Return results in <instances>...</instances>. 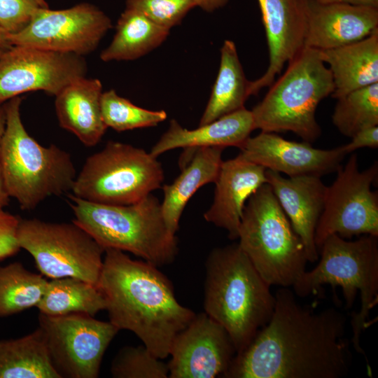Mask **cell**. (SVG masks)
Returning a JSON list of instances; mask_svg holds the SVG:
<instances>
[{
    "label": "cell",
    "instance_id": "6da1fadb",
    "mask_svg": "<svg viewBox=\"0 0 378 378\" xmlns=\"http://www.w3.org/2000/svg\"><path fill=\"white\" fill-rule=\"evenodd\" d=\"M268 323L236 354L226 378H340L352 365L346 318L335 307L314 312L288 287L275 293Z\"/></svg>",
    "mask_w": 378,
    "mask_h": 378
},
{
    "label": "cell",
    "instance_id": "7a4b0ae2",
    "mask_svg": "<svg viewBox=\"0 0 378 378\" xmlns=\"http://www.w3.org/2000/svg\"><path fill=\"white\" fill-rule=\"evenodd\" d=\"M104 252L97 286L109 321L119 330L134 332L158 358H167L175 337L196 314L179 303L157 266L132 260L120 250Z\"/></svg>",
    "mask_w": 378,
    "mask_h": 378
},
{
    "label": "cell",
    "instance_id": "3957f363",
    "mask_svg": "<svg viewBox=\"0 0 378 378\" xmlns=\"http://www.w3.org/2000/svg\"><path fill=\"white\" fill-rule=\"evenodd\" d=\"M275 295L238 243L213 249L206 261L205 313L227 332L237 354L270 321Z\"/></svg>",
    "mask_w": 378,
    "mask_h": 378
},
{
    "label": "cell",
    "instance_id": "277c9868",
    "mask_svg": "<svg viewBox=\"0 0 378 378\" xmlns=\"http://www.w3.org/2000/svg\"><path fill=\"white\" fill-rule=\"evenodd\" d=\"M22 98L4 105L6 128L0 144V166L7 192L22 209L31 210L46 198L71 190L76 177L69 153L40 145L25 130Z\"/></svg>",
    "mask_w": 378,
    "mask_h": 378
},
{
    "label": "cell",
    "instance_id": "5b68a950",
    "mask_svg": "<svg viewBox=\"0 0 378 378\" xmlns=\"http://www.w3.org/2000/svg\"><path fill=\"white\" fill-rule=\"evenodd\" d=\"M68 198L74 221L104 251L130 252L157 267L175 259L177 238L165 224L161 202L151 194L127 205L91 202L72 194Z\"/></svg>",
    "mask_w": 378,
    "mask_h": 378
},
{
    "label": "cell",
    "instance_id": "8992f818",
    "mask_svg": "<svg viewBox=\"0 0 378 378\" xmlns=\"http://www.w3.org/2000/svg\"><path fill=\"white\" fill-rule=\"evenodd\" d=\"M287 64L262 100L251 110L254 128L274 133L292 132L312 143L321 133L316 111L334 91L332 76L320 50L315 48L304 47Z\"/></svg>",
    "mask_w": 378,
    "mask_h": 378
},
{
    "label": "cell",
    "instance_id": "52a82bcc",
    "mask_svg": "<svg viewBox=\"0 0 378 378\" xmlns=\"http://www.w3.org/2000/svg\"><path fill=\"white\" fill-rule=\"evenodd\" d=\"M319 250L318 264L296 281L294 293L304 298L316 293L324 284L340 286L346 309H351L359 290L361 305L358 312L351 314L350 342L356 352L366 358L360 342L370 311L378 302V237L364 234L355 241H346L334 234L325 239Z\"/></svg>",
    "mask_w": 378,
    "mask_h": 378
},
{
    "label": "cell",
    "instance_id": "ba28073f",
    "mask_svg": "<svg viewBox=\"0 0 378 378\" xmlns=\"http://www.w3.org/2000/svg\"><path fill=\"white\" fill-rule=\"evenodd\" d=\"M238 239L240 247L270 286L293 287L306 271L304 244L267 183L247 200Z\"/></svg>",
    "mask_w": 378,
    "mask_h": 378
},
{
    "label": "cell",
    "instance_id": "9c48e42d",
    "mask_svg": "<svg viewBox=\"0 0 378 378\" xmlns=\"http://www.w3.org/2000/svg\"><path fill=\"white\" fill-rule=\"evenodd\" d=\"M163 181L162 164L150 152L111 141L87 158L71 191L88 202L127 205L150 195Z\"/></svg>",
    "mask_w": 378,
    "mask_h": 378
},
{
    "label": "cell",
    "instance_id": "30bf717a",
    "mask_svg": "<svg viewBox=\"0 0 378 378\" xmlns=\"http://www.w3.org/2000/svg\"><path fill=\"white\" fill-rule=\"evenodd\" d=\"M18 241L20 248L31 255L43 276L51 279L76 278L97 286L105 251L74 220L21 219Z\"/></svg>",
    "mask_w": 378,
    "mask_h": 378
},
{
    "label": "cell",
    "instance_id": "8fae6325",
    "mask_svg": "<svg viewBox=\"0 0 378 378\" xmlns=\"http://www.w3.org/2000/svg\"><path fill=\"white\" fill-rule=\"evenodd\" d=\"M378 174L377 162L360 171L356 154L337 171V177L326 190L323 210L315 231L319 250L330 235L344 239L370 234L378 237V194L371 186Z\"/></svg>",
    "mask_w": 378,
    "mask_h": 378
},
{
    "label": "cell",
    "instance_id": "7c38bea8",
    "mask_svg": "<svg viewBox=\"0 0 378 378\" xmlns=\"http://www.w3.org/2000/svg\"><path fill=\"white\" fill-rule=\"evenodd\" d=\"M38 322L51 363L61 378L99 377L104 354L119 331L113 324L80 313L39 314Z\"/></svg>",
    "mask_w": 378,
    "mask_h": 378
},
{
    "label": "cell",
    "instance_id": "4fadbf2b",
    "mask_svg": "<svg viewBox=\"0 0 378 378\" xmlns=\"http://www.w3.org/2000/svg\"><path fill=\"white\" fill-rule=\"evenodd\" d=\"M111 27V19L90 4L59 10L39 7L24 28L9 34L8 42L83 56L97 48Z\"/></svg>",
    "mask_w": 378,
    "mask_h": 378
},
{
    "label": "cell",
    "instance_id": "5bb4252c",
    "mask_svg": "<svg viewBox=\"0 0 378 378\" xmlns=\"http://www.w3.org/2000/svg\"><path fill=\"white\" fill-rule=\"evenodd\" d=\"M86 72L83 56L11 46L0 55V104L36 90L56 96Z\"/></svg>",
    "mask_w": 378,
    "mask_h": 378
},
{
    "label": "cell",
    "instance_id": "9a60e30c",
    "mask_svg": "<svg viewBox=\"0 0 378 378\" xmlns=\"http://www.w3.org/2000/svg\"><path fill=\"white\" fill-rule=\"evenodd\" d=\"M237 352L225 329L205 312L195 314L172 344L170 378H214L223 375Z\"/></svg>",
    "mask_w": 378,
    "mask_h": 378
},
{
    "label": "cell",
    "instance_id": "2e32d148",
    "mask_svg": "<svg viewBox=\"0 0 378 378\" xmlns=\"http://www.w3.org/2000/svg\"><path fill=\"white\" fill-rule=\"evenodd\" d=\"M242 159L289 177L337 172L346 155L340 147L319 149L310 143L288 141L274 132H261L239 148Z\"/></svg>",
    "mask_w": 378,
    "mask_h": 378
},
{
    "label": "cell",
    "instance_id": "e0dca14e",
    "mask_svg": "<svg viewBox=\"0 0 378 378\" xmlns=\"http://www.w3.org/2000/svg\"><path fill=\"white\" fill-rule=\"evenodd\" d=\"M269 52L265 72L249 82V96L270 86L286 64L304 48L310 0H257Z\"/></svg>",
    "mask_w": 378,
    "mask_h": 378
},
{
    "label": "cell",
    "instance_id": "ac0fdd59",
    "mask_svg": "<svg viewBox=\"0 0 378 378\" xmlns=\"http://www.w3.org/2000/svg\"><path fill=\"white\" fill-rule=\"evenodd\" d=\"M378 31V7L310 0L304 47L319 50L362 40Z\"/></svg>",
    "mask_w": 378,
    "mask_h": 378
},
{
    "label": "cell",
    "instance_id": "d6986e66",
    "mask_svg": "<svg viewBox=\"0 0 378 378\" xmlns=\"http://www.w3.org/2000/svg\"><path fill=\"white\" fill-rule=\"evenodd\" d=\"M265 174L267 183L304 244L308 262L316 261L319 255L315 231L323 210L327 186L316 176L284 178L270 169Z\"/></svg>",
    "mask_w": 378,
    "mask_h": 378
},
{
    "label": "cell",
    "instance_id": "ffe728a7",
    "mask_svg": "<svg viewBox=\"0 0 378 378\" xmlns=\"http://www.w3.org/2000/svg\"><path fill=\"white\" fill-rule=\"evenodd\" d=\"M265 171V167L239 155L223 161L214 182L213 202L204 214L205 220L226 230L230 239H237L245 204L267 183Z\"/></svg>",
    "mask_w": 378,
    "mask_h": 378
},
{
    "label": "cell",
    "instance_id": "44dd1931",
    "mask_svg": "<svg viewBox=\"0 0 378 378\" xmlns=\"http://www.w3.org/2000/svg\"><path fill=\"white\" fill-rule=\"evenodd\" d=\"M254 130L252 112L245 107L209 123L199 125L195 130H188L176 120H172L168 130L153 146L150 153L158 158L167 151L178 148H239Z\"/></svg>",
    "mask_w": 378,
    "mask_h": 378
},
{
    "label": "cell",
    "instance_id": "7402d4cb",
    "mask_svg": "<svg viewBox=\"0 0 378 378\" xmlns=\"http://www.w3.org/2000/svg\"><path fill=\"white\" fill-rule=\"evenodd\" d=\"M102 92L99 79L85 76L73 81L55 96L60 127L88 147L97 145L107 129L101 110Z\"/></svg>",
    "mask_w": 378,
    "mask_h": 378
},
{
    "label": "cell",
    "instance_id": "603a6c76",
    "mask_svg": "<svg viewBox=\"0 0 378 378\" xmlns=\"http://www.w3.org/2000/svg\"><path fill=\"white\" fill-rule=\"evenodd\" d=\"M189 150V161L183 162L180 174L171 184L162 186V212L169 231L176 234L182 213L190 199L204 185L214 183L222 160L221 147H201Z\"/></svg>",
    "mask_w": 378,
    "mask_h": 378
},
{
    "label": "cell",
    "instance_id": "cb8c5ba5",
    "mask_svg": "<svg viewBox=\"0 0 378 378\" xmlns=\"http://www.w3.org/2000/svg\"><path fill=\"white\" fill-rule=\"evenodd\" d=\"M333 83L332 97L378 83V31L358 41L320 50Z\"/></svg>",
    "mask_w": 378,
    "mask_h": 378
},
{
    "label": "cell",
    "instance_id": "d4e9b609",
    "mask_svg": "<svg viewBox=\"0 0 378 378\" xmlns=\"http://www.w3.org/2000/svg\"><path fill=\"white\" fill-rule=\"evenodd\" d=\"M249 82L245 76L235 43L225 40L220 48L218 73L199 125L244 108L249 96Z\"/></svg>",
    "mask_w": 378,
    "mask_h": 378
},
{
    "label": "cell",
    "instance_id": "484cf974",
    "mask_svg": "<svg viewBox=\"0 0 378 378\" xmlns=\"http://www.w3.org/2000/svg\"><path fill=\"white\" fill-rule=\"evenodd\" d=\"M169 31L142 13L126 8L118 20L111 43L102 51L100 58L104 62L140 58L160 46Z\"/></svg>",
    "mask_w": 378,
    "mask_h": 378
},
{
    "label": "cell",
    "instance_id": "4316f807",
    "mask_svg": "<svg viewBox=\"0 0 378 378\" xmlns=\"http://www.w3.org/2000/svg\"><path fill=\"white\" fill-rule=\"evenodd\" d=\"M0 378H61L39 327L22 337L0 340Z\"/></svg>",
    "mask_w": 378,
    "mask_h": 378
},
{
    "label": "cell",
    "instance_id": "83f0119b",
    "mask_svg": "<svg viewBox=\"0 0 378 378\" xmlns=\"http://www.w3.org/2000/svg\"><path fill=\"white\" fill-rule=\"evenodd\" d=\"M40 314L62 316L80 313L94 316L106 309L104 298L97 286L72 277L48 281L36 306Z\"/></svg>",
    "mask_w": 378,
    "mask_h": 378
},
{
    "label": "cell",
    "instance_id": "f1b7e54d",
    "mask_svg": "<svg viewBox=\"0 0 378 378\" xmlns=\"http://www.w3.org/2000/svg\"><path fill=\"white\" fill-rule=\"evenodd\" d=\"M48 281L19 262L0 267V317L20 313L41 301Z\"/></svg>",
    "mask_w": 378,
    "mask_h": 378
},
{
    "label": "cell",
    "instance_id": "f546056e",
    "mask_svg": "<svg viewBox=\"0 0 378 378\" xmlns=\"http://www.w3.org/2000/svg\"><path fill=\"white\" fill-rule=\"evenodd\" d=\"M332 120L339 132L351 138L359 131L378 125V83L337 99Z\"/></svg>",
    "mask_w": 378,
    "mask_h": 378
},
{
    "label": "cell",
    "instance_id": "4dcf8cb0",
    "mask_svg": "<svg viewBox=\"0 0 378 378\" xmlns=\"http://www.w3.org/2000/svg\"><path fill=\"white\" fill-rule=\"evenodd\" d=\"M101 110L106 126L118 132L154 127L167 117L164 111L137 106L113 90L102 92Z\"/></svg>",
    "mask_w": 378,
    "mask_h": 378
},
{
    "label": "cell",
    "instance_id": "1f68e13d",
    "mask_svg": "<svg viewBox=\"0 0 378 378\" xmlns=\"http://www.w3.org/2000/svg\"><path fill=\"white\" fill-rule=\"evenodd\" d=\"M115 378H167V363L153 354L144 345L127 346L118 352L111 365Z\"/></svg>",
    "mask_w": 378,
    "mask_h": 378
},
{
    "label": "cell",
    "instance_id": "d6a6232c",
    "mask_svg": "<svg viewBox=\"0 0 378 378\" xmlns=\"http://www.w3.org/2000/svg\"><path fill=\"white\" fill-rule=\"evenodd\" d=\"M195 6L193 0H127L126 8L136 10L170 30Z\"/></svg>",
    "mask_w": 378,
    "mask_h": 378
},
{
    "label": "cell",
    "instance_id": "836d02e7",
    "mask_svg": "<svg viewBox=\"0 0 378 378\" xmlns=\"http://www.w3.org/2000/svg\"><path fill=\"white\" fill-rule=\"evenodd\" d=\"M39 8L34 0H0V26L9 34L24 28Z\"/></svg>",
    "mask_w": 378,
    "mask_h": 378
},
{
    "label": "cell",
    "instance_id": "e575fe53",
    "mask_svg": "<svg viewBox=\"0 0 378 378\" xmlns=\"http://www.w3.org/2000/svg\"><path fill=\"white\" fill-rule=\"evenodd\" d=\"M21 218L0 210V260L16 254L21 248L18 230Z\"/></svg>",
    "mask_w": 378,
    "mask_h": 378
},
{
    "label": "cell",
    "instance_id": "d590c367",
    "mask_svg": "<svg viewBox=\"0 0 378 378\" xmlns=\"http://www.w3.org/2000/svg\"><path fill=\"white\" fill-rule=\"evenodd\" d=\"M363 147L371 148H377L378 147L377 126H373L359 131L351 137V141L349 143L340 146L341 149L346 154Z\"/></svg>",
    "mask_w": 378,
    "mask_h": 378
},
{
    "label": "cell",
    "instance_id": "8d00e7d4",
    "mask_svg": "<svg viewBox=\"0 0 378 378\" xmlns=\"http://www.w3.org/2000/svg\"><path fill=\"white\" fill-rule=\"evenodd\" d=\"M195 6L211 13L225 6L229 0H193Z\"/></svg>",
    "mask_w": 378,
    "mask_h": 378
},
{
    "label": "cell",
    "instance_id": "74e56055",
    "mask_svg": "<svg viewBox=\"0 0 378 378\" xmlns=\"http://www.w3.org/2000/svg\"><path fill=\"white\" fill-rule=\"evenodd\" d=\"M320 4L347 3L352 4L370 5L378 7V0H313Z\"/></svg>",
    "mask_w": 378,
    "mask_h": 378
},
{
    "label": "cell",
    "instance_id": "f35d334b",
    "mask_svg": "<svg viewBox=\"0 0 378 378\" xmlns=\"http://www.w3.org/2000/svg\"><path fill=\"white\" fill-rule=\"evenodd\" d=\"M10 196L7 192L0 166V210H2L9 202Z\"/></svg>",
    "mask_w": 378,
    "mask_h": 378
},
{
    "label": "cell",
    "instance_id": "ab89813d",
    "mask_svg": "<svg viewBox=\"0 0 378 378\" xmlns=\"http://www.w3.org/2000/svg\"><path fill=\"white\" fill-rule=\"evenodd\" d=\"M6 128V111L4 105L0 104V144Z\"/></svg>",
    "mask_w": 378,
    "mask_h": 378
},
{
    "label": "cell",
    "instance_id": "60d3db41",
    "mask_svg": "<svg viewBox=\"0 0 378 378\" xmlns=\"http://www.w3.org/2000/svg\"><path fill=\"white\" fill-rule=\"evenodd\" d=\"M8 36L9 34L0 26V44L10 45L8 42Z\"/></svg>",
    "mask_w": 378,
    "mask_h": 378
},
{
    "label": "cell",
    "instance_id": "b9f144b4",
    "mask_svg": "<svg viewBox=\"0 0 378 378\" xmlns=\"http://www.w3.org/2000/svg\"><path fill=\"white\" fill-rule=\"evenodd\" d=\"M36 4L41 8H48V4L45 0H34Z\"/></svg>",
    "mask_w": 378,
    "mask_h": 378
},
{
    "label": "cell",
    "instance_id": "7bdbcfd3",
    "mask_svg": "<svg viewBox=\"0 0 378 378\" xmlns=\"http://www.w3.org/2000/svg\"><path fill=\"white\" fill-rule=\"evenodd\" d=\"M10 45H3L0 44V55L4 52L6 49H8Z\"/></svg>",
    "mask_w": 378,
    "mask_h": 378
}]
</instances>
